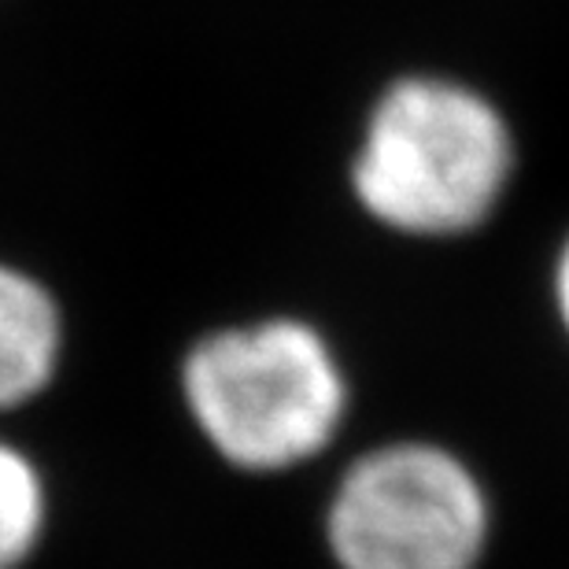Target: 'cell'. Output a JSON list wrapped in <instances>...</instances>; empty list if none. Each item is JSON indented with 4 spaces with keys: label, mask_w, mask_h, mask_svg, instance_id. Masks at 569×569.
<instances>
[{
    "label": "cell",
    "mask_w": 569,
    "mask_h": 569,
    "mask_svg": "<svg viewBox=\"0 0 569 569\" xmlns=\"http://www.w3.org/2000/svg\"><path fill=\"white\" fill-rule=\"evenodd\" d=\"M192 429L241 473H284L333 443L348 381L333 345L292 315L208 329L181 356Z\"/></svg>",
    "instance_id": "6da1fadb"
},
{
    "label": "cell",
    "mask_w": 569,
    "mask_h": 569,
    "mask_svg": "<svg viewBox=\"0 0 569 569\" xmlns=\"http://www.w3.org/2000/svg\"><path fill=\"white\" fill-rule=\"evenodd\" d=\"M515 174V133L477 89L437 74L392 82L370 108L351 192L403 237L477 230Z\"/></svg>",
    "instance_id": "7a4b0ae2"
},
{
    "label": "cell",
    "mask_w": 569,
    "mask_h": 569,
    "mask_svg": "<svg viewBox=\"0 0 569 569\" xmlns=\"http://www.w3.org/2000/svg\"><path fill=\"white\" fill-rule=\"evenodd\" d=\"M488 518L485 488L459 455L400 440L348 466L326 543L340 569H477Z\"/></svg>",
    "instance_id": "3957f363"
},
{
    "label": "cell",
    "mask_w": 569,
    "mask_h": 569,
    "mask_svg": "<svg viewBox=\"0 0 569 569\" xmlns=\"http://www.w3.org/2000/svg\"><path fill=\"white\" fill-rule=\"evenodd\" d=\"M67 307L38 270L0 256V422L41 403L67 367Z\"/></svg>",
    "instance_id": "277c9868"
},
{
    "label": "cell",
    "mask_w": 569,
    "mask_h": 569,
    "mask_svg": "<svg viewBox=\"0 0 569 569\" xmlns=\"http://www.w3.org/2000/svg\"><path fill=\"white\" fill-rule=\"evenodd\" d=\"M52 485L27 443L0 429V569H27L49 540Z\"/></svg>",
    "instance_id": "5b68a950"
},
{
    "label": "cell",
    "mask_w": 569,
    "mask_h": 569,
    "mask_svg": "<svg viewBox=\"0 0 569 569\" xmlns=\"http://www.w3.org/2000/svg\"><path fill=\"white\" fill-rule=\"evenodd\" d=\"M551 292H555V311H559V322L569 337V237L559 248V259H555V274H551Z\"/></svg>",
    "instance_id": "8992f818"
}]
</instances>
